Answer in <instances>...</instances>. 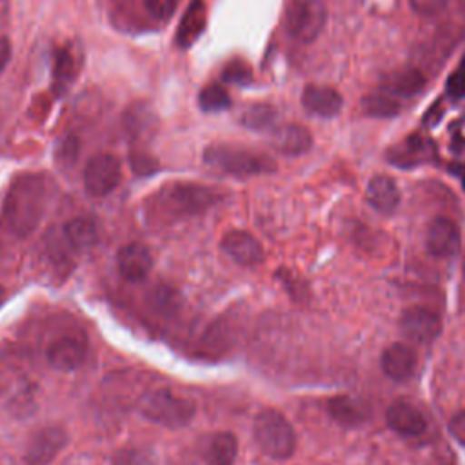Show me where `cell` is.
Returning <instances> with one entry per match:
<instances>
[{
    "label": "cell",
    "instance_id": "34",
    "mask_svg": "<svg viewBox=\"0 0 465 465\" xmlns=\"http://www.w3.org/2000/svg\"><path fill=\"white\" fill-rule=\"evenodd\" d=\"M409 4L416 15L430 18L440 15L447 7L449 0H409Z\"/></svg>",
    "mask_w": 465,
    "mask_h": 465
},
{
    "label": "cell",
    "instance_id": "35",
    "mask_svg": "<svg viewBox=\"0 0 465 465\" xmlns=\"http://www.w3.org/2000/svg\"><path fill=\"white\" fill-rule=\"evenodd\" d=\"M129 162H131V167L136 174L140 176H147V174H153L156 169H158V163L153 156L145 154V153H133L129 156Z\"/></svg>",
    "mask_w": 465,
    "mask_h": 465
},
{
    "label": "cell",
    "instance_id": "1",
    "mask_svg": "<svg viewBox=\"0 0 465 465\" xmlns=\"http://www.w3.org/2000/svg\"><path fill=\"white\" fill-rule=\"evenodd\" d=\"M47 187L40 174H24L16 178L4 200V220L18 236L31 234L45 211Z\"/></svg>",
    "mask_w": 465,
    "mask_h": 465
},
{
    "label": "cell",
    "instance_id": "20",
    "mask_svg": "<svg viewBox=\"0 0 465 465\" xmlns=\"http://www.w3.org/2000/svg\"><path fill=\"white\" fill-rule=\"evenodd\" d=\"M238 454V441L231 432L213 434L203 449L209 465H232Z\"/></svg>",
    "mask_w": 465,
    "mask_h": 465
},
{
    "label": "cell",
    "instance_id": "27",
    "mask_svg": "<svg viewBox=\"0 0 465 465\" xmlns=\"http://www.w3.org/2000/svg\"><path fill=\"white\" fill-rule=\"evenodd\" d=\"M361 105L367 114L380 116V118H391L400 113V102H396L389 93L367 94L361 100Z\"/></svg>",
    "mask_w": 465,
    "mask_h": 465
},
{
    "label": "cell",
    "instance_id": "31",
    "mask_svg": "<svg viewBox=\"0 0 465 465\" xmlns=\"http://www.w3.org/2000/svg\"><path fill=\"white\" fill-rule=\"evenodd\" d=\"M78 151H80V143L76 140V136L69 134L65 138L60 140V143L56 145V160L62 165H73L78 158Z\"/></svg>",
    "mask_w": 465,
    "mask_h": 465
},
{
    "label": "cell",
    "instance_id": "14",
    "mask_svg": "<svg viewBox=\"0 0 465 465\" xmlns=\"http://www.w3.org/2000/svg\"><path fill=\"white\" fill-rule=\"evenodd\" d=\"M116 263H118L120 274L127 282H140L151 272L153 256L145 245L134 242L120 247L116 254Z\"/></svg>",
    "mask_w": 465,
    "mask_h": 465
},
{
    "label": "cell",
    "instance_id": "22",
    "mask_svg": "<svg viewBox=\"0 0 465 465\" xmlns=\"http://www.w3.org/2000/svg\"><path fill=\"white\" fill-rule=\"evenodd\" d=\"M64 232H65L67 242L78 251L91 249L98 242V227H96L94 220L85 218V216H78V218H73L71 222H67Z\"/></svg>",
    "mask_w": 465,
    "mask_h": 465
},
{
    "label": "cell",
    "instance_id": "15",
    "mask_svg": "<svg viewBox=\"0 0 465 465\" xmlns=\"http://www.w3.org/2000/svg\"><path fill=\"white\" fill-rule=\"evenodd\" d=\"M385 420H387V425L394 432L407 436V438L420 436L427 429V421H425V416L421 414V411L407 401H394L387 409Z\"/></svg>",
    "mask_w": 465,
    "mask_h": 465
},
{
    "label": "cell",
    "instance_id": "21",
    "mask_svg": "<svg viewBox=\"0 0 465 465\" xmlns=\"http://www.w3.org/2000/svg\"><path fill=\"white\" fill-rule=\"evenodd\" d=\"M327 411L334 421L345 427H356L367 418V411L361 401L351 396H334L327 403Z\"/></svg>",
    "mask_w": 465,
    "mask_h": 465
},
{
    "label": "cell",
    "instance_id": "18",
    "mask_svg": "<svg viewBox=\"0 0 465 465\" xmlns=\"http://www.w3.org/2000/svg\"><path fill=\"white\" fill-rule=\"evenodd\" d=\"M207 24V11H205V2L203 0H191L189 7L185 9L178 29H176V45L182 49L191 47L196 38L203 33Z\"/></svg>",
    "mask_w": 465,
    "mask_h": 465
},
{
    "label": "cell",
    "instance_id": "41",
    "mask_svg": "<svg viewBox=\"0 0 465 465\" xmlns=\"http://www.w3.org/2000/svg\"><path fill=\"white\" fill-rule=\"evenodd\" d=\"M460 67H461V69H463V73H465V60H463V64H461Z\"/></svg>",
    "mask_w": 465,
    "mask_h": 465
},
{
    "label": "cell",
    "instance_id": "38",
    "mask_svg": "<svg viewBox=\"0 0 465 465\" xmlns=\"http://www.w3.org/2000/svg\"><path fill=\"white\" fill-rule=\"evenodd\" d=\"M9 60H11V42H9V38L2 36L0 38V74L7 67Z\"/></svg>",
    "mask_w": 465,
    "mask_h": 465
},
{
    "label": "cell",
    "instance_id": "25",
    "mask_svg": "<svg viewBox=\"0 0 465 465\" xmlns=\"http://www.w3.org/2000/svg\"><path fill=\"white\" fill-rule=\"evenodd\" d=\"M73 78H74V60L67 49H58L54 53V64H53V89L56 93L65 91Z\"/></svg>",
    "mask_w": 465,
    "mask_h": 465
},
{
    "label": "cell",
    "instance_id": "24",
    "mask_svg": "<svg viewBox=\"0 0 465 465\" xmlns=\"http://www.w3.org/2000/svg\"><path fill=\"white\" fill-rule=\"evenodd\" d=\"M427 142L414 134L411 136L409 140H405L401 145L394 147L392 153H391V162L398 163V165H412V163H418L425 158V153L429 149V145H425Z\"/></svg>",
    "mask_w": 465,
    "mask_h": 465
},
{
    "label": "cell",
    "instance_id": "29",
    "mask_svg": "<svg viewBox=\"0 0 465 465\" xmlns=\"http://www.w3.org/2000/svg\"><path fill=\"white\" fill-rule=\"evenodd\" d=\"M125 127L127 131L134 133V134H142L145 129H149L154 122V113L149 105L145 104H134L125 111L124 116Z\"/></svg>",
    "mask_w": 465,
    "mask_h": 465
},
{
    "label": "cell",
    "instance_id": "33",
    "mask_svg": "<svg viewBox=\"0 0 465 465\" xmlns=\"http://www.w3.org/2000/svg\"><path fill=\"white\" fill-rule=\"evenodd\" d=\"M147 13L156 20H169L176 9V0H143Z\"/></svg>",
    "mask_w": 465,
    "mask_h": 465
},
{
    "label": "cell",
    "instance_id": "37",
    "mask_svg": "<svg viewBox=\"0 0 465 465\" xmlns=\"http://www.w3.org/2000/svg\"><path fill=\"white\" fill-rule=\"evenodd\" d=\"M449 432L460 445L465 447V411H460L450 418Z\"/></svg>",
    "mask_w": 465,
    "mask_h": 465
},
{
    "label": "cell",
    "instance_id": "17",
    "mask_svg": "<svg viewBox=\"0 0 465 465\" xmlns=\"http://www.w3.org/2000/svg\"><path fill=\"white\" fill-rule=\"evenodd\" d=\"M272 147L285 156H300L312 147V136L309 129L298 124H285L272 133Z\"/></svg>",
    "mask_w": 465,
    "mask_h": 465
},
{
    "label": "cell",
    "instance_id": "9",
    "mask_svg": "<svg viewBox=\"0 0 465 465\" xmlns=\"http://www.w3.org/2000/svg\"><path fill=\"white\" fill-rule=\"evenodd\" d=\"M67 445V432L62 427H42L27 441L24 460L27 465H47Z\"/></svg>",
    "mask_w": 465,
    "mask_h": 465
},
{
    "label": "cell",
    "instance_id": "2",
    "mask_svg": "<svg viewBox=\"0 0 465 465\" xmlns=\"http://www.w3.org/2000/svg\"><path fill=\"white\" fill-rule=\"evenodd\" d=\"M258 447L272 460H287L296 450V434L287 418L276 409H263L252 423Z\"/></svg>",
    "mask_w": 465,
    "mask_h": 465
},
{
    "label": "cell",
    "instance_id": "3",
    "mask_svg": "<svg viewBox=\"0 0 465 465\" xmlns=\"http://www.w3.org/2000/svg\"><path fill=\"white\" fill-rule=\"evenodd\" d=\"M138 411L145 420L156 425L180 429L194 418L196 405L187 398L173 394L169 389H156L142 396Z\"/></svg>",
    "mask_w": 465,
    "mask_h": 465
},
{
    "label": "cell",
    "instance_id": "23",
    "mask_svg": "<svg viewBox=\"0 0 465 465\" xmlns=\"http://www.w3.org/2000/svg\"><path fill=\"white\" fill-rule=\"evenodd\" d=\"M425 85V78L420 71L416 69H405L400 73H394L389 82L385 84V91L391 94H398V96H414L416 93H420Z\"/></svg>",
    "mask_w": 465,
    "mask_h": 465
},
{
    "label": "cell",
    "instance_id": "32",
    "mask_svg": "<svg viewBox=\"0 0 465 465\" xmlns=\"http://www.w3.org/2000/svg\"><path fill=\"white\" fill-rule=\"evenodd\" d=\"M113 465H153V460L140 449H122L113 456Z\"/></svg>",
    "mask_w": 465,
    "mask_h": 465
},
{
    "label": "cell",
    "instance_id": "19",
    "mask_svg": "<svg viewBox=\"0 0 465 465\" xmlns=\"http://www.w3.org/2000/svg\"><path fill=\"white\" fill-rule=\"evenodd\" d=\"M369 205L380 213H392L400 203V189L387 174H376L369 180L365 189Z\"/></svg>",
    "mask_w": 465,
    "mask_h": 465
},
{
    "label": "cell",
    "instance_id": "5",
    "mask_svg": "<svg viewBox=\"0 0 465 465\" xmlns=\"http://www.w3.org/2000/svg\"><path fill=\"white\" fill-rule=\"evenodd\" d=\"M327 9L320 0H292L285 13L289 35L300 42H312L323 29Z\"/></svg>",
    "mask_w": 465,
    "mask_h": 465
},
{
    "label": "cell",
    "instance_id": "6",
    "mask_svg": "<svg viewBox=\"0 0 465 465\" xmlns=\"http://www.w3.org/2000/svg\"><path fill=\"white\" fill-rule=\"evenodd\" d=\"M162 200L178 214H196L218 203L222 194L198 183H173L162 191Z\"/></svg>",
    "mask_w": 465,
    "mask_h": 465
},
{
    "label": "cell",
    "instance_id": "39",
    "mask_svg": "<svg viewBox=\"0 0 465 465\" xmlns=\"http://www.w3.org/2000/svg\"><path fill=\"white\" fill-rule=\"evenodd\" d=\"M458 5H460V9L465 13V0H458Z\"/></svg>",
    "mask_w": 465,
    "mask_h": 465
},
{
    "label": "cell",
    "instance_id": "26",
    "mask_svg": "<svg viewBox=\"0 0 465 465\" xmlns=\"http://www.w3.org/2000/svg\"><path fill=\"white\" fill-rule=\"evenodd\" d=\"M276 120V109L269 104H254L249 105L242 114V125L252 131H263L272 127Z\"/></svg>",
    "mask_w": 465,
    "mask_h": 465
},
{
    "label": "cell",
    "instance_id": "40",
    "mask_svg": "<svg viewBox=\"0 0 465 465\" xmlns=\"http://www.w3.org/2000/svg\"><path fill=\"white\" fill-rule=\"evenodd\" d=\"M461 180H463V187H465V165L461 167Z\"/></svg>",
    "mask_w": 465,
    "mask_h": 465
},
{
    "label": "cell",
    "instance_id": "28",
    "mask_svg": "<svg viewBox=\"0 0 465 465\" xmlns=\"http://www.w3.org/2000/svg\"><path fill=\"white\" fill-rule=\"evenodd\" d=\"M198 105L205 113L225 111L231 107V96L220 84H209L200 91Z\"/></svg>",
    "mask_w": 465,
    "mask_h": 465
},
{
    "label": "cell",
    "instance_id": "4",
    "mask_svg": "<svg viewBox=\"0 0 465 465\" xmlns=\"http://www.w3.org/2000/svg\"><path fill=\"white\" fill-rule=\"evenodd\" d=\"M203 162L232 176H254L274 171V162L269 156L232 145H209L203 151Z\"/></svg>",
    "mask_w": 465,
    "mask_h": 465
},
{
    "label": "cell",
    "instance_id": "11",
    "mask_svg": "<svg viewBox=\"0 0 465 465\" xmlns=\"http://www.w3.org/2000/svg\"><path fill=\"white\" fill-rule=\"evenodd\" d=\"M222 249L229 258H232L236 263L245 267H254L263 260L262 243L245 231H238V229L229 231L222 238Z\"/></svg>",
    "mask_w": 465,
    "mask_h": 465
},
{
    "label": "cell",
    "instance_id": "30",
    "mask_svg": "<svg viewBox=\"0 0 465 465\" xmlns=\"http://www.w3.org/2000/svg\"><path fill=\"white\" fill-rule=\"evenodd\" d=\"M222 80L231 85L245 87L252 82V71L243 60H231L222 71Z\"/></svg>",
    "mask_w": 465,
    "mask_h": 465
},
{
    "label": "cell",
    "instance_id": "12",
    "mask_svg": "<svg viewBox=\"0 0 465 465\" xmlns=\"http://www.w3.org/2000/svg\"><path fill=\"white\" fill-rule=\"evenodd\" d=\"M87 352V345L82 338L76 336H64L54 340L47 347V361L56 371H74L82 365Z\"/></svg>",
    "mask_w": 465,
    "mask_h": 465
},
{
    "label": "cell",
    "instance_id": "16",
    "mask_svg": "<svg viewBox=\"0 0 465 465\" xmlns=\"http://www.w3.org/2000/svg\"><path fill=\"white\" fill-rule=\"evenodd\" d=\"M381 371L394 381L409 380L416 371V352L405 343H392L381 352Z\"/></svg>",
    "mask_w": 465,
    "mask_h": 465
},
{
    "label": "cell",
    "instance_id": "8",
    "mask_svg": "<svg viewBox=\"0 0 465 465\" xmlns=\"http://www.w3.org/2000/svg\"><path fill=\"white\" fill-rule=\"evenodd\" d=\"M400 331L411 341L430 343L441 334V320L427 307H409L400 318Z\"/></svg>",
    "mask_w": 465,
    "mask_h": 465
},
{
    "label": "cell",
    "instance_id": "13",
    "mask_svg": "<svg viewBox=\"0 0 465 465\" xmlns=\"http://www.w3.org/2000/svg\"><path fill=\"white\" fill-rule=\"evenodd\" d=\"M302 105L316 116L331 118L341 111L343 96L340 94L338 89L331 85L309 84L302 93Z\"/></svg>",
    "mask_w": 465,
    "mask_h": 465
},
{
    "label": "cell",
    "instance_id": "36",
    "mask_svg": "<svg viewBox=\"0 0 465 465\" xmlns=\"http://www.w3.org/2000/svg\"><path fill=\"white\" fill-rule=\"evenodd\" d=\"M447 93L452 98H461L465 96V73L461 67L456 69V73H452L447 80Z\"/></svg>",
    "mask_w": 465,
    "mask_h": 465
},
{
    "label": "cell",
    "instance_id": "7",
    "mask_svg": "<svg viewBox=\"0 0 465 465\" xmlns=\"http://www.w3.org/2000/svg\"><path fill=\"white\" fill-rule=\"evenodd\" d=\"M122 178L120 160L113 154H96L93 156L84 169V187L87 194L94 198L107 196L116 189Z\"/></svg>",
    "mask_w": 465,
    "mask_h": 465
},
{
    "label": "cell",
    "instance_id": "10",
    "mask_svg": "<svg viewBox=\"0 0 465 465\" xmlns=\"http://www.w3.org/2000/svg\"><path fill=\"white\" fill-rule=\"evenodd\" d=\"M427 249L436 258H452L461 247V234L450 218H436L427 229Z\"/></svg>",
    "mask_w": 465,
    "mask_h": 465
}]
</instances>
